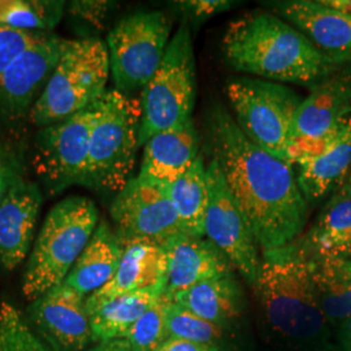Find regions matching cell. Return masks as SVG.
Returning a JSON list of instances; mask_svg holds the SVG:
<instances>
[{"instance_id":"6da1fadb","label":"cell","mask_w":351,"mask_h":351,"mask_svg":"<svg viewBox=\"0 0 351 351\" xmlns=\"http://www.w3.org/2000/svg\"><path fill=\"white\" fill-rule=\"evenodd\" d=\"M210 138L213 158L262 250L293 243L308 217L293 165L254 145L221 106L211 114Z\"/></svg>"},{"instance_id":"7a4b0ae2","label":"cell","mask_w":351,"mask_h":351,"mask_svg":"<svg viewBox=\"0 0 351 351\" xmlns=\"http://www.w3.org/2000/svg\"><path fill=\"white\" fill-rule=\"evenodd\" d=\"M221 45L234 71L271 82L314 88L339 66L297 27L264 11L246 13L230 23Z\"/></svg>"},{"instance_id":"3957f363","label":"cell","mask_w":351,"mask_h":351,"mask_svg":"<svg viewBox=\"0 0 351 351\" xmlns=\"http://www.w3.org/2000/svg\"><path fill=\"white\" fill-rule=\"evenodd\" d=\"M254 289L265 322L277 336L295 345L324 337L328 322L316 298L310 259L297 239L285 247L263 251Z\"/></svg>"},{"instance_id":"277c9868","label":"cell","mask_w":351,"mask_h":351,"mask_svg":"<svg viewBox=\"0 0 351 351\" xmlns=\"http://www.w3.org/2000/svg\"><path fill=\"white\" fill-rule=\"evenodd\" d=\"M95 203L68 197L52 207L30 252L23 280L27 300L36 301L69 275L98 226Z\"/></svg>"},{"instance_id":"5b68a950","label":"cell","mask_w":351,"mask_h":351,"mask_svg":"<svg viewBox=\"0 0 351 351\" xmlns=\"http://www.w3.org/2000/svg\"><path fill=\"white\" fill-rule=\"evenodd\" d=\"M110 72L107 43L98 38L71 40L33 104L30 121L45 128L91 107L107 91Z\"/></svg>"},{"instance_id":"8992f818","label":"cell","mask_w":351,"mask_h":351,"mask_svg":"<svg viewBox=\"0 0 351 351\" xmlns=\"http://www.w3.org/2000/svg\"><path fill=\"white\" fill-rule=\"evenodd\" d=\"M97 106L84 185L119 193L133 178L139 149L141 101L113 88L104 93Z\"/></svg>"},{"instance_id":"52a82bcc","label":"cell","mask_w":351,"mask_h":351,"mask_svg":"<svg viewBox=\"0 0 351 351\" xmlns=\"http://www.w3.org/2000/svg\"><path fill=\"white\" fill-rule=\"evenodd\" d=\"M195 56L186 25L176 32L165 51L163 62L141 99L139 147L158 133L191 120L195 103Z\"/></svg>"},{"instance_id":"ba28073f","label":"cell","mask_w":351,"mask_h":351,"mask_svg":"<svg viewBox=\"0 0 351 351\" xmlns=\"http://www.w3.org/2000/svg\"><path fill=\"white\" fill-rule=\"evenodd\" d=\"M226 93L243 134L262 150L289 162L291 132L301 98L281 84L249 77L229 80Z\"/></svg>"},{"instance_id":"9c48e42d","label":"cell","mask_w":351,"mask_h":351,"mask_svg":"<svg viewBox=\"0 0 351 351\" xmlns=\"http://www.w3.org/2000/svg\"><path fill=\"white\" fill-rule=\"evenodd\" d=\"M171 21L159 11L126 16L107 37L116 90L132 95L146 88L163 62L169 45Z\"/></svg>"},{"instance_id":"30bf717a","label":"cell","mask_w":351,"mask_h":351,"mask_svg":"<svg viewBox=\"0 0 351 351\" xmlns=\"http://www.w3.org/2000/svg\"><path fill=\"white\" fill-rule=\"evenodd\" d=\"M97 101L63 121L45 126L38 133L33 167L51 194L84 185L90 136L98 114Z\"/></svg>"},{"instance_id":"8fae6325","label":"cell","mask_w":351,"mask_h":351,"mask_svg":"<svg viewBox=\"0 0 351 351\" xmlns=\"http://www.w3.org/2000/svg\"><path fill=\"white\" fill-rule=\"evenodd\" d=\"M351 113V66L337 69L315 85L297 111L289 163L314 156L336 138Z\"/></svg>"},{"instance_id":"7c38bea8","label":"cell","mask_w":351,"mask_h":351,"mask_svg":"<svg viewBox=\"0 0 351 351\" xmlns=\"http://www.w3.org/2000/svg\"><path fill=\"white\" fill-rule=\"evenodd\" d=\"M207 181L210 199L204 237L226 255L233 269H237L242 278L254 288L262 262L258 251L259 245L226 185L220 165L213 158L207 165Z\"/></svg>"},{"instance_id":"4fadbf2b","label":"cell","mask_w":351,"mask_h":351,"mask_svg":"<svg viewBox=\"0 0 351 351\" xmlns=\"http://www.w3.org/2000/svg\"><path fill=\"white\" fill-rule=\"evenodd\" d=\"M111 216L123 242L141 239L164 246L182 233L168 185L139 176L117 193Z\"/></svg>"},{"instance_id":"5bb4252c","label":"cell","mask_w":351,"mask_h":351,"mask_svg":"<svg viewBox=\"0 0 351 351\" xmlns=\"http://www.w3.org/2000/svg\"><path fill=\"white\" fill-rule=\"evenodd\" d=\"M71 39L47 33L21 53L0 75V111L10 116L25 112L40 97Z\"/></svg>"},{"instance_id":"9a60e30c","label":"cell","mask_w":351,"mask_h":351,"mask_svg":"<svg viewBox=\"0 0 351 351\" xmlns=\"http://www.w3.org/2000/svg\"><path fill=\"white\" fill-rule=\"evenodd\" d=\"M42 193L21 173L0 202V269L13 271L25 261L34 237Z\"/></svg>"},{"instance_id":"2e32d148","label":"cell","mask_w":351,"mask_h":351,"mask_svg":"<svg viewBox=\"0 0 351 351\" xmlns=\"http://www.w3.org/2000/svg\"><path fill=\"white\" fill-rule=\"evenodd\" d=\"M30 315L39 330L64 351L84 350L93 341L84 297L64 282L33 301Z\"/></svg>"},{"instance_id":"e0dca14e","label":"cell","mask_w":351,"mask_h":351,"mask_svg":"<svg viewBox=\"0 0 351 351\" xmlns=\"http://www.w3.org/2000/svg\"><path fill=\"white\" fill-rule=\"evenodd\" d=\"M276 12L288 20L335 63H351V16L337 12L320 0L274 3Z\"/></svg>"},{"instance_id":"ac0fdd59","label":"cell","mask_w":351,"mask_h":351,"mask_svg":"<svg viewBox=\"0 0 351 351\" xmlns=\"http://www.w3.org/2000/svg\"><path fill=\"white\" fill-rule=\"evenodd\" d=\"M163 247L168 259L165 293L172 300L203 280L233 272L226 255L207 237L181 233Z\"/></svg>"},{"instance_id":"d6986e66","label":"cell","mask_w":351,"mask_h":351,"mask_svg":"<svg viewBox=\"0 0 351 351\" xmlns=\"http://www.w3.org/2000/svg\"><path fill=\"white\" fill-rule=\"evenodd\" d=\"M199 139L193 119L151 137L143 146L139 177L169 185L185 175L199 156Z\"/></svg>"},{"instance_id":"ffe728a7","label":"cell","mask_w":351,"mask_h":351,"mask_svg":"<svg viewBox=\"0 0 351 351\" xmlns=\"http://www.w3.org/2000/svg\"><path fill=\"white\" fill-rule=\"evenodd\" d=\"M297 165V181L307 203L320 201L339 190L351 172V113L346 125L326 149L302 159Z\"/></svg>"},{"instance_id":"44dd1931","label":"cell","mask_w":351,"mask_h":351,"mask_svg":"<svg viewBox=\"0 0 351 351\" xmlns=\"http://www.w3.org/2000/svg\"><path fill=\"white\" fill-rule=\"evenodd\" d=\"M298 243L310 258L351 259V185L336 190Z\"/></svg>"},{"instance_id":"7402d4cb","label":"cell","mask_w":351,"mask_h":351,"mask_svg":"<svg viewBox=\"0 0 351 351\" xmlns=\"http://www.w3.org/2000/svg\"><path fill=\"white\" fill-rule=\"evenodd\" d=\"M165 290V284L119 295L93 293L85 301L93 341L124 339L130 328Z\"/></svg>"},{"instance_id":"603a6c76","label":"cell","mask_w":351,"mask_h":351,"mask_svg":"<svg viewBox=\"0 0 351 351\" xmlns=\"http://www.w3.org/2000/svg\"><path fill=\"white\" fill-rule=\"evenodd\" d=\"M123 250L124 245L117 232L106 220H101L64 284L82 297L98 291L112 280Z\"/></svg>"},{"instance_id":"cb8c5ba5","label":"cell","mask_w":351,"mask_h":351,"mask_svg":"<svg viewBox=\"0 0 351 351\" xmlns=\"http://www.w3.org/2000/svg\"><path fill=\"white\" fill-rule=\"evenodd\" d=\"M124 250L112 280L95 291L99 295H119L167 282L168 259L163 246L150 241L123 242Z\"/></svg>"},{"instance_id":"d4e9b609","label":"cell","mask_w":351,"mask_h":351,"mask_svg":"<svg viewBox=\"0 0 351 351\" xmlns=\"http://www.w3.org/2000/svg\"><path fill=\"white\" fill-rule=\"evenodd\" d=\"M173 301L191 313L226 328L241 314L242 291L233 272L210 277L177 294Z\"/></svg>"},{"instance_id":"484cf974","label":"cell","mask_w":351,"mask_h":351,"mask_svg":"<svg viewBox=\"0 0 351 351\" xmlns=\"http://www.w3.org/2000/svg\"><path fill=\"white\" fill-rule=\"evenodd\" d=\"M168 194L173 204L182 233L204 237L206 213L208 208L207 167L202 155L185 175L168 185Z\"/></svg>"},{"instance_id":"4316f807","label":"cell","mask_w":351,"mask_h":351,"mask_svg":"<svg viewBox=\"0 0 351 351\" xmlns=\"http://www.w3.org/2000/svg\"><path fill=\"white\" fill-rule=\"evenodd\" d=\"M308 259L316 298L326 322L341 323L351 317L349 259Z\"/></svg>"},{"instance_id":"83f0119b","label":"cell","mask_w":351,"mask_h":351,"mask_svg":"<svg viewBox=\"0 0 351 351\" xmlns=\"http://www.w3.org/2000/svg\"><path fill=\"white\" fill-rule=\"evenodd\" d=\"M63 1L0 0V24L17 30L49 33L63 17Z\"/></svg>"},{"instance_id":"f1b7e54d","label":"cell","mask_w":351,"mask_h":351,"mask_svg":"<svg viewBox=\"0 0 351 351\" xmlns=\"http://www.w3.org/2000/svg\"><path fill=\"white\" fill-rule=\"evenodd\" d=\"M172 298L164 290L146 313L130 328L124 339L136 351H155L167 339V314Z\"/></svg>"},{"instance_id":"f546056e","label":"cell","mask_w":351,"mask_h":351,"mask_svg":"<svg viewBox=\"0 0 351 351\" xmlns=\"http://www.w3.org/2000/svg\"><path fill=\"white\" fill-rule=\"evenodd\" d=\"M224 328L191 313L172 301L167 314V339H180L198 343H215L223 337Z\"/></svg>"},{"instance_id":"4dcf8cb0","label":"cell","mask_w":351,"mask_h":351,"mask_svg":"<svg viewBox=\"0 0 351 351\" xmlns=\"http://www.w3.org/2000/svg\"><path fill=\"white\" fill-rule=\"evenodd\" d=\"M0 351H50L10 302H0Z\"/></svg>"},{"instance_id":"1f68e13d","label":"cell","mask_w":351,"mask_h":351,"mask_svg":"<svg viewBox=\"0 0 351 351\" xmlns=\"http://www.w3.org/2000/svg\"><path fill=\"white\" fill-rule=\"evenodd\" d=\"M46 34L47 33L17 30L0 24V75L4 73L21 53Z\"/></svg>"},{"instance_id":"d6a6232c","label":"cell","mask_w":351,"mask_h":351,"mask_svg":"<svg viewBox=\"0 0 351 351\" xmlns=\"http://www.w3.org/2000/svg\"><path fill=\"white\" fill-rule=\"evenodd\" d=\"M180 7L194 19H207L216 13L223 12L230 8V1L228 0H189L180 1Z\"/></svg>"},{"instance_id":"836d02e7","label":"cell","mask_w":351,"mask_h":351,"mask_svg":"<svg viewBox=\"0 0 351 351\" xmlns=\"http://www.w3.org/2000/svg\"><path fill=\"white\" fill-rule=\"evenodd\" d=\"M110 7L111 5L108 1H73L69 7V11L86 20L90 24L99 26Z\"/></svg>"},{"instance_id":"e575fe53","label":"cell","mask_w":351,"mask_h":351,"mask_svg":"<svg viewBox=\"0 0 351 351\" xmlns=\"http://www.w3.org/2000/svg\"><path fill=\"white\" fill-rule=\"evenodd\" d=\"M20 173V167L14 156L0 145V202L7 189L10 188L13 178Z\"/></svg>"},{"instance_id":"d590c367","label":"cell","mask_w":351,"mask_h":351,"mask_svg":"<svg viewBox=\"0 0 351 351\" xmlns=\"http://www.w3.org/2000/svg\"><path fill=\"white\" fill-rule=\"evenodd\" d=\"M155 351H220L215 343H198L180 339H167Z\"/></svg>"},{"instance_id":"8d00e7d4","label":"cell","mask_w":351,"mask_h":351,"mask_svg":"<svg viewBox=\"0 0 351 351\" xmlns=\"http://www.w3.org/2000/svg\"><path fill=\"white\" fill-rule=\"evenodd\" d=\"M91 351H136L125 339H108L99 342Z\"/></svg>"},{"instance_id":"74e56055","label":"cell","mask_w":351,"mask_h":351,"mask_svg":"<svg viewBox=\"0 0 351 351\" xmlns=\"http://www.w3.org/2000/svg\"><path fill=\"white\" fill-rule=\"evenodd\" d=\"M320 3L342 14L351 16V0H320Z\"/></svg>"},{"instance_id":"f35d334b","label":"cell","mask_w":351,"mask_h":351,"mask_svg":"<svg viewBox=\"0 0 351 351\" xmlns=\"http://www.w3.org/2000/svg\"><path fill=\"white\" fill-rule=\"evenodd\" d=\"M339 336L345 350L351 351V317L339 323Z\"/></svg>"},{"instance_id":"ab89813d","label":"cell","mask_w":351,"mask_h":351,"mask_svg":"<svg viewBox=\"0 0 351 351\" xmlns=\"http://www.w3.org/2000/svg\"><path fill=\"white\" fill-rule=\"evenodd\" d=\"M346 182H348V184H349V185H351V172H350V176H349V178H348V181H346Z\"/></svg>"},{"instance_id":"60d3db41","label":"cell","mask_w":351,"mask_h":351,"mask_svg":"<svg viewBox=\"0 0 351 351\" xmlns=\"http://www.w3.org/2000/svg\"><path fill=\"white\" fill-rule=\"evenodd\" d=\"M349 267H350V269H351V259H349Z\"/></svg>"}]
</instances>
